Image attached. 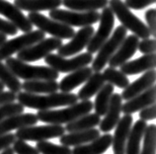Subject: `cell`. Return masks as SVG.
<instances>
[{
    "label": "cell",
    "mask_w": 156,
    "mask_h": 154,
    "mask_svg": "<svg viewBox=\"0 0 156 154\" xmlns=\"http://www.w3.org/2000/svg\"><path fill=\"white\" fill-rule=\"evenodd\" d=\"M16 100H18V103L21 104L23 107L38 111H46L52 110L56 107L71 106L77 103L78 98L76 94L71 92H55L47 95H39L23 91L17 93Z\"/></svg>",
    "instance_id": "1"
},
{
    "label": "cell",
    "mask_w": 156,
    "mask_h": 154,
    "mask_svg": "<svg viewBox=\"0 0 156 154\" xmlns=\"http://www.w3.org/2000/svg\"><path fill=\"white\" fill-rule=\"evenodd\" d=\"M92 110L93 103L90 100H85L60 110L39 111L37 113V117L38 120L43 123L62 125L63 124H68L78 117L89 114Z\"/></svg>",
    "instance_id": "2"
},
{
    "label": "cell",
    "mask_w": 156,
    "mask_h": 154,
    "mask_svg": "<svg viewBox=\"0 0 156 154\" xmlns=\"http://www.w3.org/2000/svg\"><path fill=\"white\" fill-rule=\"evenodd\" d=\"M5 65L18 77L26 81L31 80H56L59 73L50 66L31 65L18 58L5 59Z\"/></svg>",
    "instance_id": "3"
},
{
    "label": "cell",
    "mask_w": 156,
    "mask_h": 154,
    "mask_svg": "<svg viewBox=\"0 0 156 154\" xmlns=\"http://www.w3.org/2000/svg\"><path fill=\"white\" fill-rule=\"evenodd\" d=\"M109 7L113 11L114 15L120 20L122 26L125 27L126 30L133 32L139 39H149L150 32L147 28L146 24H144L136 15L126 6V4L122 0H110Z\"/></svg>",
    "instance_id": "4"
},
{
    "label": "cell",
    "mask_w": 156,
    "mask_h": 154,
    "mask_svg": "<svg viewBox=\"0 0 156 154\" xmlns=\"http://www.w3.org/2000/svg\"><path fill=\"white\" fill-rule=\"evenodd\" d=\"M27 18L32 25H35L44 34L51 35L53 38L68 40L71 39L75 34V31L72 27L48 18L39 12H30Z\"/></svg>",
    "instance_id": "5"
},
{
    "label": "cell",
    "mask_w": 156,
    "mask_h": 154,
    "mask_svg": "<svg viewBox=\"0 0 156 154\" xmlns=\"http://www.w3.org/2000/svg\"><path fill=\"white\" fill-rule=\"evenodd\" d=\"M126 29L125 27L118 26L113 35L102 44V47L98 51V54L95 58H93L92 70L95 72H100L109 62L110 58L117 51L119 47L121 46L122 40L126 37Z\"/></svg>",
    "instance_id": "6"
},
{
    "label": "cell",
    "mask_w": 156,
    "mask_h": 154,
    "mask_svg": "<svg viewBox=\"0 0 156 154\" xmlns=\"http://www.w3.org/2000/svg\"><path fill=\"white\" fill-rule=\"evenodd\" d=\"M48 15H50L51 19L55 20L57 22L63 23L65 25L70 27L92 26L94 24L99 22L100 19V13L97 11L73 12V11L58 9V8L51 10Z\"/></svg>",
    "instance_id": "7"
},
{
    "label": "cell",
    "mask_w": 156,
    "mask_h": 154,
    "mask_svg": "<svg viewBox=\"0 0 156 154\" xmlns=\"http://www.w3.org/2000/svg\"><path fill=\"white\" fill-rule=\"evenodd\" d=\"M65 133V128L61 124L31 125L17 129L15 137L17 139L29 141H44L51 138H59Z\"/></svg>",
    "instance_id": "8"
},
{
    "label": "cell",
    "mask_w": 156,
    "mask_h": 154,
    "mask_svg": "<svg viewBox=\"0 0 156 154\" xmlns=\"http://www.w3.org/2000/svg\"><path fill=\"white\" fill-rule=\"evenodd\" d=\"M93 61V55L89 52L78 54L75 58H65L58 54H50L44 58V62L50 67L61 73H70L82 67L87 66Z\"/></svg>",
    "instance_id": "9"
},
{
    "label": "cell",
    "mask_w": 156,
    "mask_h": 154,
    "mask_svg": "<svg viewBox=\"0 0 156 154\" xmlns=\"http://www.w3.org/2000/svg\"><path fill=\"white\" fill-rule=\"evenodd\" d=\"M44 38H46L44 33L40 30H37L25 33L15 39L6 40L0 47V61L11 58L14 54H18L19 51L25 50L28 47L33 46Z\"/></svg>",
    "instance_id": "10"
},
{
    "label": "cell",
    "mask_w": 156,
    "mask_h": 154,
    "mask_svg": "<svg viewBox=\"0 0 156 154\" xmlns=\"http://www.w3.org/2000/svg\"><path fill=\"white\" fill-rule=\"evenodd\" d=\"M100 25L98 27V30L94 32V35L92 36L89 44H87V52L89 54H95L99 48L102 47L107 40L109 39L111 33L113 31V28L115 25V15L113 11L110 9V7H105L102 10V13L100 14Z\"/></svg>",
    "instance_id": "11"
},
{
    "label": "cell",
    "mask_w": 156,
    "mask_h": 154,
    "mask_svg": "<svg viewBox=\"0 0 156 154\" xmlns=\"http://www.w3.org/2000/svg\"><path fill=\"white\" fill-rule=\"evenodd\" d=\"M62 40L57 38H44V40L36 43L31 47H28L25 50L18 52L17 58L24 62L37 61L41 58H44L51 51L57 50L62 46Z\"/></svg>",
    "instance_id": "12"
},
{
    "label": "cell",
    "mask_w": 156,
    "mask_h": 154,
    "mask_svg": "<svg viewBox=\"0 0 156 154\" xmlns=\"http://www.w3.org/2000/svg\"><path fill=\"white\" fill-rule=\"evenodd\" d=\"M94 32L95 30L92 26L82 27L77 33L74 34L70 42L62 44L57 48V54L62 58H66L80 52L84 47H87L92 36L94 35Z\"/></svg>",
    "instance_id": "13"
},
{
    "label": "cell",
    "mask_w": 156,
    "mask_h": 154,
    "mask_svg": "<svg viewBox=\"0 0 156 154\" xmlns=\"http://www.w3.org/2000/svg\"><path fill=\"white\" fill-rule=\"evenodd\" d=\"M133 123V117L131 115H124L115 127L116 131L112 137V144L114 154H125L126 144L129 135L131 125Z\"/></svg>",
    "instance_id": "14"
},
{
    "label": "cell",
    "mask_w": 156,
    "mask_h": 154,
    "mask_svg": "<svg viewBox=\"0 0 156 154\" xmlns=\"http://www.w3.org/2000/svg\"><path fill=\"white\" fill-rule=\"evenodd\" d=\"M0 14L6 17L10 23L24 33L33 31V25L28 20L27 16L24 15L23 12L14 4L6 0H0Z\"/></svg>",
    "instance_id": "15"
},
{
    "label": "cell",
    "mask_w": 156,
    "mask_h": 154,
    "mask_svg": "<svg viewBox=\"0 0 156 154\" xmlns=\"http://www.w3.org/2000/svg\"><path fill=\"white\" fill-rule=\"evenodd\" d=\"M138 43H139V38L136 37L135 35H130L129 37L125 38V40H122V43L119 47L117 51L110 58L108 62L109 67L117 68L122 65L129 58H133L137 51Z\"/></svg>",
    "instance_id": "16"
},
{
    "label": "cell",
    "mask_w": 156,
    "mask_h": 154,
    "mask_svg": "<svg viewBox=\"0 0 156 154\" xmlns=\"http://www.w3.org/2000/svg\"><path fill=\"white\" fill-rule=\"evenodd\" d=\"M122 99L121 94L119 93H114L111 97L108 110H107L105 117L100 121V131L105 133H109L113 131L115 127L117 125L118 121L121 119L122 113Z\"/></svg>",
    "instance_id": "17"
},
{
    "label": "cell",
    "mask_w": 156,
    "mask_h": 154,
    "mask_svg": "<svg viewBox=\"0 0 156 154\" xmlns=\"http://www.w3.org/2000/svg\"><path fill=\"white\" fill-rule=\"evenodd\" d=\"M155 96L156 88L153 85L144 92L126 101L122 106V112L124 113V115H131L133 113L139 112L142 109L155 104Z\"/></svg>",
    "instance_id": "18"
},
{
    "label": "cell",
    "mask_w": 156,
    "mask_h": 154,
    "mask_svg": "<svg viewBox=\"0 0 156 154\" xmlns=\"http://www.w3.org/2000/svg\"><path fill=\"white\" fill-rule=\"evenodd\" d=\"M156 73L154 69H150L145 71V73L141 75L138 79L133 81V83H129L126 86L122 93L121 94L122 99L128 101L133 97L139 95L140 93L144 92L147 89H149L151 86H153L155 83Z\"/></svg>",
    "instance_id": "19"
},
{
    "label": "cell",
    "mask_w": 156,
    "mask_h": 154,
    "mask_svg": "<svg viewBox=\"0 0 156 154\" xmlns=\"http://www.w3.org/2000/svg\"><path fill=\"white\" fill-rule=\"evenodd\" d=\"M38 117L32 113L27 114H18L7 117V119L0 121V135L9 133L11 131L20 129L23 128L35 125L38 123Z\"/></svg>",
    "instance_id": "20"
},
{
    "label": "cell",
    "mask_w": 156,
    "mask_h": 154,
    "mask_svg": "<svg viewBox=\"0 0 156 154\" xmlns=\"http://www.w3.org/2000/svg\"><path fill=\"white\" fill-rule=\"evenodd\" d=\"M155 59V54H144L139 58L125 62L121 65L120 71H122L125 75H135L150 69H154Z\"/></svg>",
    "instance_id": "21"
},
{
    "label": "cell",
    "mask_w": 156,
    "mask_h": 154,
    "mask_svg": "<svg viewBox=\"0 0 156 154\" xmlns=\"http://www.w3.org/2000/svg\"><path fill=\"white\" fill-rule=\"evenodd\" d=\"M93 70L91 67L85 66L80 69H77L73 72H70L68 75L63 77L58 83V90L64 93H68L75 89L79 85L85 83L88 78L92 75Z\"/></svg>",
    "instance_id": "22"
},
{
    "label": "cell",
    "mask_w": 156,
    "mask_h": 154,
    "mask_svg": "<svg viewBox=\"0 0 156 154\" xmlns=\"http://www.w3.org/2000/svg\"><path fill=\"white\" fill-rule=\"evenodd\" d=\"M100 131L96 128H90L86 131H79L74 132H68L67 135H64L59 137L60 144L65 146H78V145L86 144L91 142L94 139L98 138L100 136Z\"/></svg>",
    "instance_id": "23"
},
{
    "label": "cell",
    "mask_w": 156,
    "mask_h": 154,
    "mask_svg": "<svg viewBox=\"0 0 156 154\" xmlns=\"http://www.w3.org/2000/svg\"><path fill=\"white\" fill-rule=\"evenodd\" d=\"M112 137L113 135L110 133H105L91 142L74 146L71 152L72 154H103L112 144Z\"/></svg>",
    "instance_id": "24"
},
{
    "label": "cell",
    "mask_w": 156,
    "mask_h": 154,
    "mask_svg": "<svg viewBox=\"0 0 156 154\" xmlns=\"http://www.w3.org/2000/svg\"><path fill=\"white\" fill-rule=\"evenodd\" d=\"M147 128L146 121L138 120L131 125L129 135L126 144L125 154H139L140 152V142L143 135Z\"/></svg>",
    "instance_id": "25"
},
{
    "label": "cell",
    "mask_w": 156,
    "mask_h": 154,
    "mask_svg": "<svg viewBox=\"0 0 156 154\" xmlns=\"http://www.w3.org/2000/svg\"><path fill=\"white\" fill-rule=\"evenodd\" d=\"M61 4L62 0H15L14 5L20 10H25L29 12H39L46 10L57 9Z\"/></svg>",
    "instance_id": "26"
},
{
    "label": "cell",
    "mask_w": 156,
    "mask_h": 154,
    "mask_svg": "<svg viewBox=\"0 0 156 154\" xmlns=\"http://www.w3.org/2000/svg\"><path fill=\"white\" fill-rule=\"evenodd\" d=\"M105 79L103 74L101 72H95L92 73V75L89 77L88 80L86 81L84 86L82 87L77 94L78 100L85 101L91 99L94 95H96L98 91L104 86Z\"/></svg>",
    "instance_id": "27"
},
{
    "label": "cell",
    "mask_w": 156,
    "mask_h": 154,
    "mask_svg": "<svg viewBox=\"0 0 156 154\" xmlns=\"http://www.w3.org/2000/svg\"><path fill=\"white\" fill-rule=\"evenodd\" d=\"M22 89L31 94H51L58 91V83L55 80H31L22 84Z\"/></svg>",
    "instance_id": "28"
},
{
    "label": "cell",
    "mask_w": 156,
    "mask_h": 154,
    "mask_svg": "<svg viewBox=\"0 0 156 154\" xmlns=\"http://www.w3.org/2000/svg\"><path fill=\"white\" fill-rule=\"evenodd\" d=\"M108 0H62V5L68 9L88 12L97 11L108 6Z\"/></svg>",
    "instance_id": "29"
},
{
    "label": "cell",
    "mask_w": 156,
    "mask_h": 154,
    "mask_svg": "<svg viewBox=\"0 0 156 154\" xmlns=\"http://www.w3.org/2000/svg\"><path fill=\"white\" fill-rule=\"evenodd\" d=\"M101 117H99L96 114H87L84 115L78 119L70 121V123L66 124L65 127V131L68 132H74L79 131H86V129L93 128L99 125L101 121Z\"/></svg>",
    "instance_id": "30"
},
{
    "label": "cell",
    "mask_w": 156,
    "mask_h": 154,
    "mask_svg": "<svg viewBox=\"0 0 156 154\" xmlns=\"http://www.w3.org/2000/svg\"><path fill=\"white\" fill-rule=\"evenodd\" d=\"M113 94L114 86L110 83L104 84V86L98 91L95 102L93 104V109L95 110L96 115L99 117L105 116L107 110H108L111 97H112Z\"/></svg>",
    "instance_id": "31"
},
{
    "label": "cell",
    "mask_w": 156,
    "mask_h": 154,
    "mask_svg": "<svg viewBox=\"0 0 156 154\" xmlns=\"http://www.w3.org/2000/svg\"><path fill=\"white\" fill-rule=\"evenodd\" d=\"M0 82L15 94L22 90V84L19 78L2 61H0Z\"/></svg>",
    "instance_id": "32"
},
{
    "label": "cell",
    "mask_w": 156,
    "mask_h": 154,
    "mask_svg": "<svg viewBox=\"0 0 156 154\" xmlns=\"http://www.w3.org/2000/svg\"><path fill=\"white\" fill-rule=\"evenodd\" d=\"M103 77L105 81L112 84L113 86H117L118 88L125 89L129 84V80L128 78V76L114 67L106 68L103 72Z\"/></svg>",
    "instance_id": "33"
},
{
    "label": "cell",
    "mask_w": 156,
    "mask_h": 154,
    "mask_svg": "<svg viewBox=\"0 0 156 154\" xmlns=\"http://www.w3.org/2000/svg\"><path fill=\"white\" fill-rule=\"evenodd\" d=\"M156 125L151 124L147 128L143 135V145L139 154H155V143H156Z\"/></svg>",
    "instance_id": "34"
},
{
    "label": "cell",
    "mask_w": 156,
    "mask_h": 154,
    "mask_svg": "<svg viewBox=\"0 0 156 154\" xmlns=\"http://www.w3.org/2000/svg\"><path fill=\"white\" fill-rule=\"evenodd\" d=\"M36 148L39 150L40 154H72L70 147L62 144L57 145L48 140L37 142Z\"/></svg>",
    "instance_id": "35"
},
{
    "label": "cell",
    "mask_w": 156,
    "mask_h": 154,
    "mask_svg": "<svg viewBox=\"0 0 156 154\" xmlns=\"http://www.w3.org/2000/svg\"><path fill=\"white\" fill-rule=\"evenodd\" d=\"M25 110V107H23L21 104L19 103H7L0 106V121L7 119V117L22 114Z\"/></svg>",
    "instance_id": "36"
},
{
    "label": "cell",
    "mask_w": 156,
    "mask_h": 154,
    "mask_svg": "<svg viewBox=\"0 0 156 154\" xmlns=\"http://www.w3.org/2000/svg\"><path fill=\"white\" fill-rule=\"evenodd\" d=\"M12 145H13L12 149L16 154H40L38 149L28 144L25 140L16 138Z\"/></svg>",
    "instance_id": "37"
},
{
    "label": "cell",
    "mask_w": 156,
    "mask_h": 154,
    "mask_svg": "<svg viewBox=\"0 0 156 154\" xmlns=\"http://www.w3.org/2000/svg\"><path fill=\"white\" fill-rule=\"evenodd\" d=\"M137 50L141 54H150L155 52V40L154 39H144L138 43Z\"/></svg>",
    "instance_id": "38"
},
{
    "label": "cell",
    "mask_w": 156,
    "mask_h": 154,
    "mask_svg": "<svg viewBox=\"0 0 156 154\" xmlns=\"http://www.w3.org/2000/svg\"><path fill=\"white\" fill-rule=\"evenodd\" d=\"M155 3V0H126L125 4L129 9L141 10Z\"/></svg>",
    "instance_id": "39"
},
{
    "label": "cell",
    "mask_w": 156,
    "mask_h": 154,
    "mask_svg": "<svg viewBox=\"0 0 156 154\" xmlns=\"http://www.w3.org/2000/svg\"><path fill=\"white\" fill-rule=\"evenodd\" d=\"M155 20H156V11L154 8H150L145 12V21L147 23V28L150 32V36L155 37Z\"/></svg>",
    "instance_id": "40"
},
{
    "label": "cell",
    "mask_w": 156,
    "mask_h": 154,
    "mask_svg": "<svg viewBox=\"0 0 156 154\" xmlns=\"http://www.w3.org/2000/svg\"><path fill=\"white\" fill-rule=\"evenodd\" d=\"M18 33V29L9 21H5L0 18V34L5 36H16Z\"/></svg>",
    "instance_id": "41"
},
{
    "label": "cell",
    "mask_w": 156,
    "mask_h": 154,
    "mask_svg": "<svg viewBox=\"0 0 156 154\" xmlns=\"http://www.w3.org/2000/svg\"><path fill=\"white\" fill-rule=\"evenodd\" d=\"M156 117V108H155V104L150 105V106L146 107L142 110L139 111V119L141 121H152L155 119Z\"/></svg>",
    "instance_id": "42"
},
{
    "label": "cell",
    "mask_w": 156,
    "mask_h": 154,
    "mask_svg": "<svg viewBox=\"0 0 156 154\" xmlns=\"http://www.w3.org/2000/svg\"><path fill=\"white\" fill-rule=\"evenodd\" d=\"M16 137L14 133H5V135H0V151L4 150L7 147H10L15 141Z\"/></svg>",
    "instance_id": "43"
},
{
    "label": "cell",
    "mask_w": 156,
    "mask_h": 154,
    "mask_svg": "<svg viewBox=\"0 0 156 154\" xmlns=\"http://www.w3.org/2000/svg\"><path fill=\"white\" fill-rule=\"evenodd\" d=\"M16 94L11 91H1L0 92V106L7 103L15 102Z\"/></svg>",
    "instance_id": "44"
},
{
    "label": "cell",
    "mask_w": 156,
    "mask_h": 154,
    "mask_svg": "<svg viewBox=\"0 0 156 154\" xmlns=\"http://www.w3.org/2000/svg\"><path fill=\"white\" fill-rule=\"evenodd\" d=\"M0 154H15V153L13 151V149H12V147H7L4 149V150H2V152Z\"/></svg>",
    "instance_id": "45"
},
{
    "label": "cell",
    "mask_w": 156,
    "mask_h": 154,
    "mask_svg": "<svg viewBox=\"0 0 156 154\" xmlns=\"http://www.w3.org/2000/svg\"><path fill=\"white\" fill-rule=\"evenodd\" d=\"M7 40V37L5 35H3V34H0V47L2 46V44L5 43Z\"/></svg>",
    "instance_id": "46"
},
{
    "label": "cell",
    "mask_w": 156,
    "mask_h": 154,
    "mask_svg": "<svg viewBox=\"0 0 156 154\" xmlns=\"http://www.w3.org/2000/svg\"><path fill=\"white\" fill-rule=\"evenodd\" d=\"M4 88H5V86H4V85H3L1 82H0V92H1V91H4Z\"/></svg>",
    "instance_id": "47"
}]
</instances>
